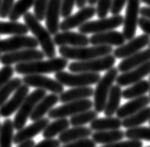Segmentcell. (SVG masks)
<instances>
[{"label": "cell", "instance_id": "1", "mask_svg": "<svg viewBox=\"0 0 150 147\" xmlns=\"http://www.w3.org/2000/svg\"><path fill=\"white\" fill-rule=\"evenodd\" d=\"M68 65V61L63 57L52 58L47 61H35L25 64H18L15 65L14 70L19 75H46L63 71Z\"/></svg>", "mask_w": 150, "mask_h": 147}, {"label": "cell", "instance_id": "2", "mask_svg": "<svg viewBox=\"0 0 150 147\" xmlns=\"http://www.w3.org/2000/svg\"><path fill=\"white\" fill-rule=\"evenodd\" d=\"M23 20L24 24L27 26L28 30L35 35V38L37 39L38 45L41 46L45 56L49 58V59L55 58V44L48 29L45 28L40 23L39 20L35 19V15L31 12H27L26 14L23 15Z\"/></svg>", "mask_w": 150, "mask_h": 147}, {"label": "cell", "instance_id": "3", "mask_svg": "<svg viewBox=\"0 0 150 147\" xmlns=\"http://www.w3.org/2000/svg\"><path fill=\"white\" fill-rule=\"evenodd\" d=\"M113 49L110 46H92V47H60L59 53L66 60L76 61H89L96 58L112 54Z\"/></svg>", "mask_w": 150, "mask_h": 147}, {"label": "cell", "instance_id": "4", "mask_svg": "<svg viewBox=\"0 0 150 147\" xmlns=\"http://www.w3.org/2000/svg\"><path fill=\"white\" fill-rule=\"evenodd\" d=\"M117 76H118L117 68L112 67L111 69L106 71L105 76L101 77L99 82L97 83V86L93 92V97H94L93 107H94V111H96L98 114L103 112L107 97L109 95L111 88L113 87V84L116 81Z\"/></svg>", "mask_w": 150, "mask_h": 147}, {"label": "cell", "instance_id": "5", "mask_svg": "<svg viewBox=\"0 0 150 147\" xmlns=\"http://www.w3.org/2000/svg\"><path fill=\"white\" fill-rule=\"evenodd\" d=\"M115 62L116 58L109 54L89 61H74L68 64V69L72 73H99L111 69Z\"/></svg>", "mask_w": 150, "mask_h": 147}, {"label": "cell", "instance_id": "6", "mask_svg": "<svg viewBox=\"0 0 150 147\" xmlns=\"http://www.w3.org/2000/svg\"><path fill=\"white\" fill-rule=\"evenodd\" d=\"M55 79L63 86L70 88L90 87L99 82V73H67L61 71L55 74Z\"/></svg>", "mask_w": 150, "mask_h": 147}, {"label": "cell", "instance_id": "7", "mask_svg": "<svg viewBox=\"0 0 150 147\" xmlns=\"http://www.w3.org/2000/svg\"><path fill=\"white\" fill-rule=\"evenodd\" d=\"M46 95H47L46 90H35L31 94H28L26 99L24 100V102L21 105L20 109L17 111V114H15L13 120L14 129L20 130L24 128L27 119L32 114L35 106Z\"/></svg>", "mask_w": 150, "mask_h": 147}, {"label": "cell", "instance_id": "8", "mask_svg": "<svg viewBox=\"0 0 150 147\" xmlns=\"http://www.w3.org/2000/svg\"><path fill=\"white\" fill-rule=\"evenodd\" d=\"M124 18L121 15H113L109 18L99 19L97 20H91V22H87L84 24L79 27V31L81 34H100L112 31L120 25L123 24Z\"/></svg>", "mask_w": 150, "mask_h": 147}, {"label": "cell", "instance_id": "9", "mask_svg": "<svg viewBox=\"0 0 150 147\" xmlns=\"http://www.w3.org/2000/svg\"><path fill=\"white\" fill-rule=\"evenodd\" d=\"M93 107V102L90 99H84L80 101L71 102L64 103L63 105L51 109L48 113L49 118L51 119H59V118H66L68 117H73L81 112L88 111Z\"/></svg>", "mask_w": 150, "mask_h": 147}, {"label": "cell", "instance_id": "10", "mask_svg": "<svg viewBox=\"0 0 150 147\" xmlns=\"http://www.w3.org/2000/svg\"><path fill=\"white\" fill-rule=\"evenodd\" d=\"M140 0H128L125 17L123 20V35L126 40L134 38L136 34L139 15H140Z\"/></svg>", "mask_w": 150, "mask_h": 147}, {"label": "cell", "instance_id": "11", "mask_svg": "<svg viewBox=\"0 0 150 147\" xmlns=\"http://www.w3.org/2000/svg\"><path fill=\"white\" fill-rule=\"evenodd\" d=\"M45 54L42 50L37 49H21L1 55V61L4 65H11L18 64H25V62L35 61L43 60Z\"/></svg>", "mask_w": 150, "mask_h": 147}, {"label": "cell", "instance_id": "12", "mask_svg": "<svg viewBox=\"0 0 150 147\" xmlns=\"http://www.w3.org/2000/svg\"><path fill=\"white\" fill-rule=\"evenodd\" d=\"M37 39L29 35H13L9 38L0 39V53H8L21 49H37Z\"/></svg>", "mask_w": 150, "mask_h": 147}, {"label": "cell", "instance_id": "13", "mask_svg": "<svg viewBox=\"0 0 150 147\" xmlns=\"http://www.w3.org/2000/svg\"><path fill=\"white\" fill-rule=\"evenodd\" d=\"M23 83L28 87L37 88L38 90H49L53 94L60 95L64 92V86L56 79H52L43 75H28L24 76Z\"/></svg>", "mask_w": 150, "mask_h": 147}, {"label": "cell", "instance_id": "14", "mask_svg": "<svg viewBox=\"0 0 150 147\" xmlns=\"http://www.w3.org/2000/svg\"><path fill=\"white\" fill-rule=\"evenodd\" d=\"M150 43V36L144 34L138 35L131 40H129L128 43L123 44L120 47H117L116 49L113 50L114 57L117 59H125L127 57H130L137 52L141 51L144 47L148 46Z\"/></svg>", "mask_w": 150, "mask_h": 147}, {"label": "cell", "instance_id": "15", "mask_svg": "<svg viewBox=\"0 0 150 147\" xmlns=\"http://www.w3.org/2000/svg\"><path fill=\"white\" fill-rule=\"evenodd\" d=\"M95 14L96 8L93 6L82 8L76 14L70 15L69 17L65 18L63 22L60 23V30L62 32H66L76 27H79L91 19Z\"/></svg>", "mask_w": 150, "mask_h": 147}, {"label": "cell", "instance_id": "16", "mask_svg": "<svg viewBox=\"0 0 150 147\" xmlns=\"http://www.w3.org/2000/svg\"><path fill=\"white\" fill-rule=\"evenodd\" d=\"M29 93V87L23 84L18 90L14 92L12 98L5 102L3 105L0 107V115L3 117H9L16 111L20 109L21 105L26 99Z\"/></svg>", "mask_w": 150, "mask_h": 147}, {"label": "cell", "instance_id": "17", "mask_svg": "<svg viewBox=\"0 0 150 147\" xmlns=\"http://www.w3.org/2000/svg\"><path fill=\"white\" fill-rule=\"evenodd\" d=\"M55 46L59 47H87L90 44V37L84 34L66 31L54 35Z\"/></svg>", "mask_w": 150, "mask_h": 147}, {"label": "cell", "instance_id": "18", "mask_svg": "<svg viewBox=\"0 0 150 147\" xmlns=\"http://www.w3.org/2000/svg\"><path fill=\"white\" fill-rule=\"evenodd\" d=\"M50 124L49 118L43 117L41 119H38L37 121H34L33 124H31L27 127H24L22 129L18 130V132L14 135L13 143L15 144H20L23 143L25 141L32 140L34 137H35L39 133L43 132V130L46 129V127Z\"/></svg>", "mask_w": 150, "mask_h": 147}, {"label": "cell", "instance_id": "19", "mask_svg": "<svg viewBox=\"0 0 150 147\" xmlns=\"http://www.w3.org/2000/svg\"><path fill=\"white\" fill-rule=\"evenodd\" d=\"M148 75H150V61L137 68L118 75L116 82L120 87H127L143 80V78Z\"/></svg>", "mask_w": 150, "mask_h": 147}, {"label": "cell", "instance_id": "20", "mask_svg": "<svg viewBox=\"0 0 150 147\" xmlns=\"http://www.w3.org/2000/svg\"><path fill=\"white\" fill-rule=\"evenodd\" d=\"M125 37L122 33L117 31H108L105 33L94 34L90 37V44L92 46H117L125 44Z\"/></svg>", "mask_w": 150, "mask_h": 147}, {"label": "cell", "instance_id": "21", "mask_svg": "<svg viewBox=\"0 0 150 147\" xmlns=\"http://www.w3.org/2000/svg\"><path fill=\"white\" fill-rule=\"evenodd\" d=\"M63 0H49L46 16V26L50 35H56L60 31V17Z\"/></svg>", "mask_w": 150, "mask_h": 147}, {"label": "cell", "instance_id": "22", "mask_svg": "<svg viewBox=\"0 0 150 147\" xmlns=\"http://www.w3.org/2000/svg\"><path fill=\"white\" fill-rule=\"evenodd\" d=\"M150 61V49L141 50L130 57L123 59L117 66V70L120 73H126L134 68L143 65Z\"/></svg>", "mask_w": 150, "mask_h": 147}, {"label": "cell", "instance_id": "23", "mask_svg": "<svg viewBox=\"0 0 150 147\" xmlns=\"http://www.w3.org/2000/svg\"><path fill=\"white\" fill-rule=\"evenodd\" d=\"M148 103H149V97L146 95L132 99L130 102H126L125 104H123L122 106L118 108V110L116 113L117 117L122 120L126 117H131V115L139 112L144 107H146L148 105Z\"/></svg>", "mask_w": 150, "mask_h": 147}, {"label": "cell", "instance_id": "24", "mask_svg": "<svg viewBox=\"0 0 150 147\" xmlns=\"http://www.w3.org/2000/svg\"><path fill=\"white\" fill-rule=\"evenodd\" d=\"M59 102V96L57 94H49L46 95L41 101L38 103L32 114L30 115V119L32 121H37L45 117L46 114H48L55 104Z\"/></svg>", "mask_w": 150, "mask_h": 147}, {"label": "cell", "instance_id": "25", "mask_svg": "<svg viewBox=\"0 0 150 147\" xmlns=\"http://www.w3.org/2000/svg\"><path fill=\"white\" fill-rule=\"evenodd\" d=\"M94 90L91 87H79L73 88L69 90L64 91L59 96V101L61 102L67 103L71 102L80 101V100L89 99L93 96Z\"/></svg>", "mask_w": 150, "mask_h": 147}, {"label": "cell", "instance_id": "26", "mask_svg": "<svg viewBox=\"0 0 150 147\" xmlns=\"http://www.w3.org/2000/svg\"><path fill=\"white\" fill-rule=\"evenodd\" d=\"M91 129L90 128L86 127H74L72 129H68L63 133L59 135V141L60 143L66 144L72 143V141H76L80 139H86L89 136L92 134Z\"/></svg>", "mask_w": 150, "mask_h": 147}, {"label": "cell", "instance_id": "27", "mask_svg": "<svg viewBox=\"0 0 150 147\" xmlns=\"http://www.w3.org/2000/svg\"><path fill=\"white\" fill-rule=\"evenodd\" d=\"M125 137L124 131L120 129L106 130V131H95L91 134V140L95 143L100 144H111L117 141H122Z\"/></svg>", "mask_w": 150, "mask_h": 147}, {"label": "cell", "instance_id": "28", "mask_svg": "<svg viewBox=\"0 0 150 147\" xmlns=\"http://www.w3.org/2000/svg\"><path fill=\"white\" fill-rule=\"evenodd\" d=\"M121 97V87H120L118 85H113L109 92V95L107 97L105 109H103V113H105V117H113V114L117 113L118 108H120Z\"/></svg>", "mask_w": 150, "mask_h": 147}, {"label": "cell", "instance_id": "29", "mask_svg": "<svg viewBox=\"0 0 150 147\" xmlns=\"http://www.w3.org/2000/svg\"><path fill=\"white\" fill-rule=\"evenodd\" d=\"M122 126V120L117 117H97L91 123L90 129L93 131H106L120 129Z\"/></svg>", "mask_w": 150, "mask_h": 147}, {"label": "cell", "instance_id": "30", "mask_svg": "<svg viewBox=\"0 0 150 147\" xmlns=\"http://www.w3.org/2000/svg\"><path fill=\"white\" fill-rule=\"evenodd\" d=\"M150 91V83L147 80H141L122 90V97L126 100H132L142 97Z\"/></svg>", "mask_w": 150, "mask_h": 147}, {"label": "cell", "instance_id": "31", "mask_svg": "<svg viewBox=\"0 0 150 147\" xmlns=\"http://www.w3.org/2000/svg\"><path fill=\"white\" fill-rule=\"evenodd\" d=\"M70 122L67 118L55 119L53 122L50 123L43 130L42 135L45 139H53L55 136L60 135L64 131L69 129Z\"/></svg>", "mask_w": 150, "mask_h": 147}, {"label": "cell", "instance_id": "32", "mask_svg": "<svg viewBox=\"0 0 150 147\" xmlns=\"http://www.w3.org/2000/svg\"><path fill=\"white\" fill-rule=\"evenodd\" d=\"M150 120V107H144L131 117L122 119V127L126 129L139 127Z\"/></svg>", "mask_w": 150, "mask_h": 147}, {"label": "cell", "instance_id": "33", "mask_svg": "<svg viewBox=\"0 0 150 147\" xmlns=\"http://www.w3.org/2000/svg\"><path fill=\"white\" fill-rule=\"evenodd\" d=\"M29 32L27 26L18 22H0V35H22Z\"/></svg>", "mask_w": 150, "mask_h": 147}, {"label": "cell", "instance_id": "34", "mask_svg": "<svg viewBox=\"0 0 150 147\" xmlns=\"http://www.w3.org/2000/svg\"><path fill=\"white\" fill-rule=\"evenodd\" d=\"M35 0H18L14 3L13 7L8 14V20L10 22H16L21 17L28 12L31 7H33Z\"/></svg>", "mask_w": 150, "mask_h": 147}, {"label": "cell", "instance_id": "35", "mask_svg": "<svg viewBox=\"0 0 150 147\" xmlns=\"http://www.w3.org/2000/svg\"><path fill=\"white\" fill-rule=\"evenodd\" d=\"M14 139L13 121L9 118L6 119L1 126L0 130V147H12Z\"/></svg>", "mask_w": 150, "mask_h": 147}, {"label": "cell", "instance_id": "36", "mask_svg": "<svg viewBox=\"0 0 150 147\" xmlns=\"http://www.w3.org/2000/svg\"><path fill=\"white\" fill-rule=\"evenodd\" d=\"M23 85V79L20 77L11 78L6 85L0 88V107L8 101L9 96Z\"/></svg>", "mask_w": 150, "mask_h": 147}, {"label": "cell", "instance_id": "37", "mask_svg": "<svg viewBox=\"0 0 150 147\" xmlns=\"http://www.w3.org/2000/svg\"><path fill=\"white\" fill-rule=\"evenodd\" d=\"M98 117V113L94 110H88V111L81 112L77 114L73 115L70 120V125L74 127H83L84 125L88 123H91L94 119Z\"/></svg>", "mask_w": 150, "mask_h": 147}, {"label": "cell", "instance_id": "38", "mask_svg": "<svg viewBox=\"0 0 150 147\" xmlns=\"http://www.w3.org/2000/svg\"><path fill=\"white\" fill-rule=\"evenodd\" d=\"M124 134L128 140L150 141V127L139 126L135 128L127 129V131H124Z\"/></svg>", "mask_w": 150, "mask_h": 147}, {"label": "cell", "instance_id": "39", "mask_svg": "<svg viewBox=\"0 0 150 147\" xmlns=\"http://www.w3.org/2000/svg\"><path fill=\"white\" fill-rule=\"evenodd\" d=\"M49 0H35L34 2V15L35 19L39 22L46 20L48 11Z\"/></svg>", "mask_w": 150, "mask_h": 147}, {"label": "cell", "instance_id": "40", "mask_svg": "<svg viewBox=\"0 0 150 147\" xmlns=\"http://www.w3.org/2000/svg\"><path fill=\"white\" fill-rule=\"evenodd\" d=\"M113 0H98L97 1V8H96V15L100 19L106 18L108 12L110 11L112 7Z\"/></svg>", "mask_w": 150, "mask_h": 147}, {"label": "cell", "instance_id": "41", "mask_svg": "<svg viewBox=\"0 0 150 147\" xmlns=\"http://www.w3.org/2000/svg\"><path fill=\"white\" fill-rule=\"evenodd\" d=\"M14 72V68L10 65H5L0 69V88L11 79Z\"/></svg>", "mask_w": 150, "mask_h": 147}, {"label": "cell", "instance_id": "42", "mask_svg": "<svg viewBox=\"0 0 150 147\" xmlns=\"http://www.w3.org/2000/svg\"><path fill=\"white\" fill-rule=\"evenodd\" d=\"M102 147H143V143L140 141L128 140V141H120L111 144H106Z\"/></svg>", "mask_w": 150, "mask_h": 147}, {"label": "cell", "instance_id": "43", "mask_svg": "<svg viewBox=\"0 0 150 147\" xmlns=\"http://www.w3.org/2000/svg\"><path fill=\"white\" fill-rule=\"evenodd\" d=\"M76 5V0H63L62 2V9H61V17L67 18L69 17L73 8Z\"/></svg>", "mask_w": 150, "mask_h": 147}, {"label": "cell", "instance_id": "44", "mask_svg": "<svg viewBox=\"0 0 150 147\" xmlns=\"http://www.w3.org/2000/svg\"><path fill=\"white\" fill-rule=\"evenodd\" d=\"M61 147H96V143L91 139H80L76 141H72V143L64 144Z\"/></svg>", "mask_w": 150, "mask_h": 147}, {"label": "cell", "instance_id": "45", "mask_svg": "<svg viewBox=\"0 0 150 147\" xmlns=\"http://www.w3.org/2000/svg\"><path fill=\"white\" fill-rule=\"evenodd\" d=\"M14 3L15 0H2L1 6H0V17L3 19L8 17V14L13 7Z\"/></svg>", "mask_w": 150, "mask_h": 147}, {"label": "cell", "instance_id": "46", "mask_svg": "<svg viewBox=\"0 0 150 147\" xmlns=\"http://www.w3.org/2000/svg\"><path fill=\"white\" fill-rule=\"evenodd\" d=\"M127 2L128 0H113L112 7L110 8L112 15H120Z\"/></svg>", "mask_w": 150, "mask_h": 147}, {"label": "cell", "instance_id": "47", "mask_svg": "<svg viewBox=\"0 0 150 147\" xmlns=\"http://www.w3.org/2000/svg\"><path fill=\"white\" fill-rule=\"evenodd\" d=\"M34 147H60V141L56 139H45L35 144Z\"/></svg>", "mask_w": 150, "mask_h": 147}, {"label": "cell", "instance_id": "48", "mask_svg": "<svg viewBox=\"0 0 150 147\" xmlns=\"http://www.w3.org/2000/svg\"><path fill=\"white\" fill-rule=\"evenodd\" d=\"M138 26L143 32L150 36V20L144 17H140L138 22Z\"/></svg>", "mask_w": 150, "mask_h": 147}, {"label": "cell", "instance_id": "49", "mask_svg": "<svg viewBox=\"0 0 150 147\" xmlns=\"http://www.w3.org/2000/svg\"><path fill=\"white\" fill-rule=\"evenodd\" d=\"M140 14L142 17H144L150 20V8L149 7H143L140 9Z\"/></svg>", "mask_w": 150, "mask_h": 147}, {"label": "cell", "instance_id": "50", "mask_svg": "<svg viewBox=\"0 0 150 147\" xmlns=\"http://www.w3.org/2000/svg\"><path fill=\"white\" fill-rule=\"evenodd\" d=\"M35 141L33 140H28V141H25L23 143H20L18 145V147H34L35 146Z\"/></svg>", "mask_w": 150, "mask_h": 147}, {"label": "cell", "instance_id": "51", "mask_svg": "<svg viewBox=\"0 0 150 147\" xmlns=\"http://www.w3.org/2000/svg\"><path fill=\"white\" fill-rule=\"evenodd\" d=\"M88 0H76V6L79 8H82L85 7Z\"/></svg>", "mask_w": 150, "mask_h": 147}, {"label": "cell", "instance_id": "52", "mask_svg": "<svg viewBox=\"0 0 150 147\" xmlns=\"http://www.w3.org/2000/svg\"><path fill=\"white\" fill-rule=\"evenodd\" d=\"M98 0H88V3L90 4V6H93V5L97 4Z\"/></svg>", "mask_w": 150, "mask_h": 147}, {"label": "cell", "instance_id": "53", "mask_svg": "<svg viewBox=\"0 0 150 147\" xmlns=\"http://www.w3.org/2000/svg\"><path fill=\"white\" fill-rule=\"evenodd\" d=\"M140 1L144 3V4H147L148 6H149V8H150V0H140Z\"/></svg>", "mask_w": 150, "mask_h": 147}, {"label": "cell", "instance_id": "54", "mask_svg": "<svg viewBox=\"0 0 150 147\" xmlns=\"http://www.w3.org/2000/svg\"><path fill=\"white\" fill-rule=\"evenodd\" d=\"M1 126H2V124L0 123V130H1Z\"/></svg>", "mask_w": 150, "mask_h": 147}, {"label": "cell", "instance_id": "55", "mask_svg": "<svg viewBox=\"0 0 150 147\" xmlns=\"http://www.w3.org/2000/svg\"><path fill=\"white\" fill-rule=\"evenodd\" d=\"M149 102H150V91H149Z\"/></svg>", "mask_w": 150, "mask_h": 147}, {"label": "cell", "instance_id": "56", "mask_svg": "<svg viewBox=\"0 0 150 147\" xmlns=\"http://www.w3.org/2000/svg\"><path fill=\"white\" fill-rule=\"evenodd\" d=\"M1 2H2V0H0V6H1Z\"/></svg>", "mask_w": 150, "mask_h": 147}, {"label": "cell", "instance_id": "57", "mask_svg": "<svg viewBox=\"0 0 150 147\" xmlns=\"http://www.w3.org/2000/svg\"><path fill=\"white\" fill-rule=\"evenodd\" d=\"M0 61H1V53H0Z\"/></svg>", "mask_w": 150, "mask_h": 147}, {"label": "cell", "instance_id": "58", "mask_svg": "<svg viewBox=\"0 0 150 147\" xmlns=\"http://www.w3.org/2000/svg\"><path fill=\"white\" fill-rule=\"evenodd\" d=\"M149 83H150V76H149Z\"/></svg>", "mask_w": 150, "mask_h": 147}, {"label": "cell", "instance_id": "59", "mask_svg": "<svg viewBox=\"0 0 150 147\" xmlns=\"http://www.w3.org/2000/svg\"><path fill=\"white\" fill-rule=\"evenodd\" d=\"M149 49H150V43H149Z\"/></svg>", "mask_w": 150, "mask_h": 147}, {"label": "cell", "instance_id": "60", "mask_svg": "<svg viewBox=\"0 0 150 147\" xmlns=\"http://www.w3.org/2000/svg\"><path fill=\"white\" fill-rule=\"evenodd\" d=\"M149 125H150V120H149Z\"/></svg>", "mask_w": 150, "mask_h": 147}, {"label": "cell", "instance_id": "61", "mask_svg": "<svg viewBox=\"0 0 150 147\" xmlns=\"http://www.w3.org/2000/svg\"><path fill=\"white\" fill-rule=\"evenodd\" d=\"M146 147H150V146H146Z\"/></svg>", "mask_w": 150, "mask_h": 147}, {"label": "cell", "instance_id": "62", "mask_svg": "<svg viewBox=\"0 0 150 147\" xmlns=\"http://www.w3.org/2000/svg\"><path fill=\"white\" fill-rule=\"evenodd\" d=\"M0 117H1V115H0Z\"/></svg>", "mask_w": 150, "mask_h": 147}]
</instances>
